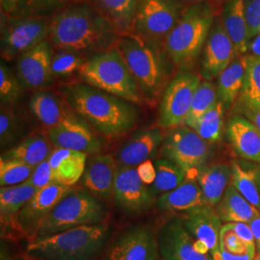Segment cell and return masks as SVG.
Listing matches in <instances>:
<instances>
[{"label":"cell","instance_id":"cell-11","mask_svg":"<svg viewBox=\"0 0 260 260\" xmlns=\"http://www.w3.org/2000/svg\"><path fill=\"white\" fill-rule=\"evenodd\" d=\"M201 77L190 72H182L173 78L164 90L160 103L159 124L173 128L185 124Z\"/></svg>","mask_w":260,"mask_h":260},{"label":"cell","instance_id":"cell-26","mask_svg":"<svg viewBox=\"0 0 260 260\" xmlns=\"http://www.w3.org/2000/svg\"><path fill=\"white\" fill-rule=\"evenodd\" d=\"M221 19L225 32L233 41L237 55L249 53L251 40L244 0H229L224 5Z\"/></svg>","mask_w":260,"mask_h":260},{"label":"cell","instance_id":"cell-20","mask_svg":"<svg viewBox=\"0 0 260 260\" xmlns=\"http://www.w3.org/2000/svg\"><path fill=\"white\" fill-rule=\"evenodd\" d=\"M186 230L196 240L203 243L213 256L220 250V233L223 228L222 220L216 210L205 205L180 213L178 217Z\"/></svg>","mask_w":260,"mask_h":260},{"label":"cell","instance_id":"cell-35","mask_svg":"<svg viewBox=\"0 0 260 260\" xmlns=\"http://www.w3.org/2000/svg\"><path fill=\"white\" fill-rule=\"evenodd\" d=\"M218 102L217 88L210 81H202L194 94L185 125L193 129L199 120L207 112L210 111Z\"/></svg>","mask_w":260,"mask_h":260},{"label":"cell","instance_id":"cell-39","mask_svg":"<svg viewBox=\"0 0 260 260\" xmlns=\"http://www.w3.org/2000/svg\"><path fill=\"white\" fill-rule=\"evenodd\" d=\"M71 0H20L12 16L47 18L69 5Z\"/></svg>","mask_w":260,"mask_h":260},{"label":"cell","instance_id":"cell-4","mask_svg":"<svg viewBox=\"0 0 260 260\" xmlns=\"http://www.w3.org/2000/svg\"><path fill=\"white\" fill-rule=\"evenodd\" d=\"M116 48L123 57L144 101L154 103L167 78L165 49L154 47L130 32L120 35Z\"/></svg>","mask_w":260,"mask_h":260},{"label":"cell","instance_id":"cell-19","mask_svg":"<svg viewBox=\"0 0 260 260\" xmlns=\"http://www.w3.org/2000/svg\"><path fill=\"white\" fill-rule=\"evenodd\" d=\"M163 132L158 127L140 129L132 134L118 149L115 160L118 167H138L152 157L164 140Z\"/></svg>","mask_w":260,"mask_h":260},{"label":"cell","instance_id":"cell-27","mask_svg":"<svg viewBox=\"0 0 260 260\" xmlns=\"http://www.w3.org/2000/svg\"><path fill=\"white\" fill-rule=\"evenodd\" d=\"M51 142L41 133H33L2 153L1 158L17 160L31 167H37L52 153Z\"/></svg>","mask_w":260,"mask_h":260},{"label":"cell","instance_id":"cell-30","mask_svg":"<svg viewBox=\"0 0 260 260\" xmlns=\"http://www.w3.org/2000/svg\"><path fill=\"white\" fill-rule=\"evenodd\" d=\"M247 54L237 56L217 78V93L224 109H229L239 98L241 93L245 73Z\"/></svg>","mask_w":260,"mask_h":260},{"label":"cell","instance_id":"cell-46","mask_svg":"<svg viewBox=\"0 0 260 260\" xmlns=\"http://www.w3.org/2000/svg\"><path fill=\"white\" fill-rule=\"evenodd\" d=\"M225 224L232 229L237 236L241 239V241L245 244V246L249 250L256 251L255 248V241L254 237L251 232L250 224L247 223H225Z\"/></svg>","mask_w":260,"mask_h":260},{"label":"cell","instance_id":"cell-29","mask_svg":"<svg viewBox=\"0 0 260 260\" xmlns=\"http://www.w3.org/2000/svg\"><path fill=\"white\" fill-rule=\"evenodd\" d=\"M231 180L232 168L226 164L218 163L205 168L197 181L202 189L206 205L211 207L218 205Z\"/></svg>","mask_w":260,"mask_h":260},{"label":"cell","instance_id":"cell-12","mask_svg":"<svg viewBox=\"0 0 260 260\" xmlns=\"http://www.w3.org/2000/svg\"><path fill=\"white\" fill-rule=\"evenodd\" d=\"M157 241L159 255L163 260H214L207 248L196 240L178 217L161 226Z\"/></svg>","mask_w":260,"mask_h":260},{"label":"cell","instance_id":"cell-25","mask_svg":"<svg viewBox=\"0 0 260 260\" xmlns=\"http://www.w3.org/2000/svg\"><path fill=\"white\" fill-rule=\"evenodd\" d=\"M55 183L74 186L82 178L87 165V154L71 149H56L49 156Z\"/></svg>","mask_w":260,"mask_h":260},{"label":"cell","instance_id":"cell-16","mask_svg":"<svg viewBox=\"0 0 260 260\" xmlns=\"http://www.w3.org/2000/svg\"><path fill=\"white\" fill-rule=\"evenodd\" d=\"M73 189L74 186L52 183L38 190L37 193L19 212L18 218L19 233L25 234L31 241L34 240L39 225Z\"/></svg>","mask_w":260,"mask_h":260},{"label":"cell","instance_id":"cell-17","mask_svg":"<svg viewBox=\"0 0 260 260\" xmlns=\"http://www.w3.org/2000/svg\"><path fill=\"white\" fill-rule=\"evenodd\" d=\"M237 56L233 41L223 28L222 19L216 18L204 47L201 75L205 80L211 81L221 75Z\"/></svg>","mask_w":260,"mask_h":260},{"label":"cell","instance_id":"cell-22","mask_svg":"<svg viewBox=\"0 0 260 260\" xmlns=\"http://www.w3.org/2000/svg\"><path fill=\"white\" fill-rule=\"evenodd\" d=\"M226 134L239 157L260 163V132L250 120L234 116L229 121Z\"/></svg>","mask_w":260,"mask_h":260},{"label":"cell","instance_id":"cell-51","mask_svg":"<svg viewBox=\"0 0 260 260\" xmlns=\"http://www.w3.org/2000/svg\"><path fill=\"white\" fill-rule=\"evenodd\" d=\"M242 114L257 127L260 132V111H250V110H241Z\"/></svg>","mask_w":260,"mask_h":260},{"label":"cell","instance_id":"cell-32","mask_svg":"<svg viewBox=\"0 0 260 260\" xmlns=\"http://www.w3.org/2000/svg\"><path fill=\"white\" fill-rule=\"evenodd\" d=\"M120 34L129 32L140 0H91Z\"/></svg>","mask_w":260,"mask_h":260},{"label":"cell","instance_id":"cell-54","mask_svg":"<svg viewBox=\"0 0 260 260\" xmlns=\"http://www.w3.org/2000/svg\"><path fill=\"white\" fill-rule=\"evenodd\" d=\"M192 4H198V3H203V2H206L209 0H189Z\"/></svg>","mask_w":260,"mask_h":260},{"label":"cell","instance_id":"cell-8","mask_svg":"<svg viewBox=\"0 0 260 260\" xmlns=\"http://www.w3.org/2000/svg\"><path fill=\"white\" fill-rule=\"evenodd\" d=\"M181 15L177 0H140L129 32L154 47L165 49L168 36Z\"/></svg>","mask_w":260,"mask_h":260},{"label":"cell","instance_id":"cell-38","mask_svg":"<svg viewBox=\"0 0 260 260\" xmlns=\"http://www.w3.org/2000/svg\"><path fill=\"white\" fill-rule=\"evenodd\" d=\"M224 106L220 101L210 111L204 115L193 129L207 143H217L222 138Z\"/></svg>","mask_w":260,"mask_h":260},{"label":"cell","instance_id":"cell-6","mask_svg":"<svg viewBox=\"0 0 260 260\" xmlns=\"http://www.w3.org/2000/svg\"><path fill=\"white\" fill-rule=\"evenodd\" d=\"M84 83L134 104L144 99L121 52L116 47L91 55L78 72Z\"/></svg>","mask_w":260,"mask_h":260},{"label":"cell","instance_id":"cell-40","mask_svg":"<svg viewBox=\"0 0 260 260\" xmlns=\"http://www.w3.org/2000/svg\"><path fill=\"white\" fill-rule=\"evenodd\" d=\"M24 87L9 67L1 61L0 64V103L3 107H13L19 103Z\"/></svg>","mask_w":260,"mask_h":260},{"label":"cell","instance_id":"cell-7","mask_svg":"<svg viewBox=\"0 0 260 260\" xmlns=\"http://www.w3.org/2000/svg\"><path fill=\"white\" fill-rule=\"evenodd\" d=\"M107 217L108 209L103 200L85 188L74 187L39 225L34 239L78 226L104 223Z\"/></svg>","mask_w":260,"mask_h":260},{"label":"cell","instance_id":"cell-18","mask_svg":"<svg viewBox=\"0 0 260 260\" xmlns=\"http://www.w3.org/2000/svg\"><path fill=\"white\" fill-rule=\"evenodd\" d=\"M51 43L46 40L18 58L17 75L24 89H45L53 83Z\"/></svg>","mask_w":260,"mask_h":260},{"label":"cell","instance_id":"cell-5","mask_svg":"<svg viewBox=\"0 0 260 260\" xmlns=\"http://www.w3.org/2000/svg\"><path fill=\"white\" fill-rule=\"evenodd\" d=\"M216 19L212 4H192L182 12L177 25L168 36L165 51L174 65L187 70L195 64Z\"/></svg>","mask_w":260,"mask_h":260},{"label":"cell","instance_id":"cell-49","mask_svg":"<svg viewBox=\"0 0 260 260\" xmlns=\"http://www.w3.org/2000/svg\"><path fill=\"white\" fill-rule=\"evenodd\" d=\"M249 224L251 226V232L254 237L256 251L257 253H260V215L255 217Z\"/></svg>","mask_w":260,"mask_h":260},{"label":"cell","instance_id":"cell-23","mask_svg":"<svg viewBox=\"0 0 260 260\" xmlns=\"http://www.w3.org/2000/svg\"><path fill=\"white\" fill-rule=\"evenodd\" d=\"M206 205L202 189L197 179L187 178L176 189L159 196L155 207L160 211L183 213Z\"/></svg>","mask_w":260,"mask_h":260},{"label":"cell","instance_id":"cell-31","mask_svg":"<svg viewBox=\"0 0 260 260\" xmlns=\"http://www.w3.org/2000/svg\"><path fill=\"white\" fill-rule=\"evenodd\" d=\"M29 110L48 129L59 124L70 113L57 95L43 90L35 92L31 96Z\"/></svg>","mask_w":260,"mask_h":260},{"label":"cell","instance_id":"cell-43","mask_svg":"<svg viewBox=\"0 0 260 260\" xmlns=\"http://www.w3.org/2000/svg\"><path fill=\"white\" fill-rule=\"evenodd\" d=\"M220 249L234 254H242L247 251H256L249 250L237 234L226 224H223L220 233Z\"/></svg>","mask_w":260,"mask_h":260},{"label":"cell","instance_id":"cell-41","mask_svg":"<svg viewBox=\"0 0 260 260\" xmlns=\"http://www.w3.org/2000/svg\"><path fill=\"white\" fill-rule=\"evenodd\" d=\"M34 169L17 160L0 158V185L9 187L22 184L31 177Z\"/></svg>","mask_w":260,"mask_h":260},{"label":"cell","instance_id":"cell-55","mask_svg":"<svg viewBox=\"0 0 260 260\" xmlns=\"http://www.w3.org/2000/svg\"><path fill=\"white\" fill-rule=\"evenodd\" d=\"M19 260H40L37 259V258H33V257H30V256H28L27 254H26V257L25 258H22V259Z\"/></svg>","mask_w":260,"mask_h":260},{"label":"cell","instance_id":"cell-33","mask_svg":"<svg viewBox=\"0 0 260 260\" xmlns=\"http://www.w3.org/2000/svg\"><path fill=\"white\" fill-rule=\"evenodd\" d=\"M238 99L241 110L260 111V56L247 54L244 84Z\"/></svg>","mask_w":260,"mask_h":260},{"label":"cell","instance_id":"cell-1","mask_svg":"<svg viewBox=\"0 0 260 260\" xmlns=\"http://www.w3.org/2000/svg\"><path fill=\"white\" fill-rule=\"evenodd\" d=\"M120 33L88 2L70 4L48 20V41L59 49L92 55L116 47Z\"/></svg>","mask_w":260,"mask_h":260},{"label":"cell","instance_id":"cell-2","mask_svg":"<svg viewBox=\"0 0 260 260\" xmlns=\"http://www.w3.org/2000/svg\"><path fill=\"white\" fill-rule=\"evenodd\" d=\"M68 106L103 136L118 137L139 121L134 103L86 83L70 85L64 90Z\"/></svg>","mask_w":260,"mask_h":260},{"label":"cell","instance_id":"cell-52","mask_svg":"<svg viewBox=\"0 0 260 260\" xmlns=\"http://www.w3.org/2000/svg\"><path fill=\"white\" fill-rule=\"evenodd\" d=\"M249 53L251 55L260 56V34L251 41L249 47Z\"/></svg>","mask_w":260,"mask_h":260},{"label":"cell","instance_id":"cell-9","mask_svg":"<svg viewBox=\"0 0 260 260\" xmlns=\"http://www.w3.org/2000/svg\"><path fill=\"white\" fill-rule=\"evenodd\" d=\"M161 154L181 168L187 178L197 179L207 167L208 143L185 124L170 128L161 145Z\"/></svg>","mask_w":260,"mask_h":260},{"label":"cell","instance_id":"cell-13","mask_svg":"<svg viewBox=\"0 0 260 260\" xmlns=\"http://www.w3.org/2000/svg\"><path fill=\"white\" fill-rule=\"evenodd\" d=\"M157 234L146 223L132 225L114 240L103 260H156Z\"/></svg>","mask_w":260,"mask_h":260},{"label":"cell","instance_id":"cell-45","mask_svg":"<svg viewBox=\"0 0 260 260\" xmlns=\"http://www.w3.org/2000/svg\"><path fill=\"white\" fill-rule=\"evenodd\" d=\"M244 2L249 37L251 42L260 34V0H244Z\"/></svg>","mask_w":260,"mask_h":260},{"label":"cell","instance_id":"cell-24","mask_svg":"<svg viewBox=\"0 0 260 260\" xmlns=\"http://www.w3.org/2000/svg\"><path fill=\"white\" fill-rule=\"evenodd\" d=\"M38 189L27 183L1 187L0 189V220L2 230H19V212L37 193Z\"/></svg>","mask_w":260,"mask_h":260},{"label":"cell","instance_id":"cell-37","mask_svg":"<svg viewBox=\"0 0 260 260\" xmlns=\"http://www.w3.org/2000/svg\"><path fill=\"white\" fill-rule=\"evenodd\" d=\"M24 122L13 107L1 106L0 112V146L8 149L19 144L24 135Z\"/></svg>","mask_w":260,"mask_h":260},{"label":"cell","instance_id":"cell-57","mask_svg":"<svg viewBox=\"0 0 260 260\" xmlns=\"http://www.w3.org/2000/svg\"><path fill=\"white\" fill-rule=\"evenodd\" d=\"M76 2H88V1H90V0H75Z\"/></svg>","mask_w":260,"mask_h":260},{"label":"cell","instance_id":"cell-50","mask_svg":"<svg viewBox=\"0 0 260 260\" xmlns=\"http://www.w3.org/2000/svg\"><path fill=\"white\" fill-rule=\"evenodd\" d=\"M20 0H0L1 10L7 15H13Z\"/></svg>","mask_w":260,"mask_h":260},{"label":"cell","instance_id":"cell-48","mask_svg":"<svg viewBox=\"0 0 260 260\" xmlns=\"http://www.w3.org/2000/svg\"><path fill=\"white\" fill-rule=\"evenodd\" d=\"M254 257L255 251H247L242 254H234L221 249L213 255L214 260H253Z\"/></svg>","mask_w":260,"mask_h":260},{"label":"cell","instance_id":"cell-10","mask_svg":"<svg viewBox=\"0 0 260 260\" xmlns=\"http://www.w3.org/2000/svg\"><path fill=\"white\" fill-rule=\"evenodd\" d=\"M48 38V21L39 17H15L1 23V57L12 61Z\"/></svg>","mask_w":260,"mask_h":260},{"label":"cell","instance_id":"cell-47","mask_svg":"<svg viewBox=\"0 0 260 260\" xmlns=\"http://www.w3.org/2000/svg\"><path fill=\"white\" fill-rule=\"evenodd\" d=\"M137 172L141 179L147 185H151L156 177V171H155L154 165L149 160L139 165L137 167Z\"/></svg>","mask_w":260,"mask_h":260},{"label":"cell","instance_id":"cell-56","mask_svg":"<svg viewBox=\"0 0 260 260\" xmlns=\"http://www.w3.org/2000/svg\"><path fill=\"white\" fill-rule=\"evenodd\" d=\"M253 260H260V253H257V255H255Z\"/></svg>","mask_w":260,"mask_h":260},{"label":"cell","instance_id":"cell-3","mask_svg":"<svg viewBox=\"0 0 260 260\" xmlns=\"http://www.w3.org/2000/svg\"><path fill=\"white\" fill-rule=\"evenodd\" d=\"M108 236L109 226L105 223L78 226L32 240L26 254L40 260H93Z\"/></svg>","mask_w":260,"mask_h":260},{"label":"cell","instance_id":"cell-44","mask_svg":"<svg viewBox=\"0 0 260 260\" xmlns=\"http://www.w3.org/2000/svg\"><path fill=\"white\" fill-rule=\"evenodd\" d=\"M48 158L44 162H42L40 165H38L37 167H35L31 177L28 178L25 183L35 187L38 190L45 188L52 183H55L52 169Z\"/></svg>","mask_w":260,"mask_h":260},{"label":"cell","instance_id":"cell-53","mask_svg":"<svg viewBox=\"0 0 260 260\" xmlns=\"http://www.w3.org/2000/svg\"><path fill=\"white\" fill-rule=\"evenodd\" d=\"M254 172H255V176H256V181H257V185L259 188L260 192V166H256L254 168Z\"/></svg>","mask_w":260,"mask_h":260},{"label":"cell","instance_id":"cell-28","mask_svg":"<svg viewBox=\"0 0 260 260\" xmlns=\"http://www.w3.org/2000/svg\"><path fill=\"white\" fill-rule=\"evenodd\" d=\"M216 212L225 223H247L260 215V212L251 205L243 196L231 184L225 190L222 200L216 205Z\"/></svg>","mask_w":260,"mask_h":260},{"label":"cell","instance_id":"cell-14","mask_svg":"<svg viewBox=\"0 0 260 260\" xmlns=\"http://www.w3.org/2000/svg\"><path fill=\"white\" fill-rule=\"evenodd\" d=\"M113 197L118 208L127 215L145 213L156 201L135 167H118Z\"/></svg>","mask_w":260,"mask_h":260},{"label":"cell","instance_id":"cell-36","mask_svg":"<svg viewBox=\"0 0 260 260\" xmlns=\"http://www.w3.org/2000/svg\"><path fill=\"white\" fill-rule=\"evenodd\" d=\"M232 184L260 212V192L254 169H246L237 161L232 164Z\"/></svg>","mask_w":260,"mask_h":260},{"label":"cell","instance_id":"cell-21","mask_svg":"<svg viewBox=\"0 0 260 260\" xmlns=\"http://www.w3.org/2000/svg\"><path fill=\"white\" fill-rule=\"evenodd\" d=\"M118 165L109 154L95 155L87 163L82 177L86 190L101 200H109L113 196Z\"/></svg>","mask_w":260,"mask_h":260},{"label":"cell","instance_id":"cell-42","mask_svg":"<svg viewBox=\"0 0 260 260\" xmlns=\"http://www.w3.org/2000/svg\"><path fill=\"white\" fill-rule=\"evenodd\" d=\"M83 54L61 49L55 52L51 62V72L53 77H66L73 75L75 72H79L85 61Z\"/></svg>","mask_w":260,"mask_h":260},{"label":"cell","instance_id":"cell-34","mask_svg":"<svg viewBox=\"0 0 260 260\" xmlns=\"http://www.w3.org/2000/svg\"><path fill=\"white\" fill-rule=\"evenodd\" d=\"M153 165L156 177L149 188L156 199L159 196L176 189L187 179L185 172L167 158H159L154 161Z\"/></svg>","mask_w":260,"mask_h":260},{"label":"cell","instance_id":"cell-15","mask_svg":"<svg viewBox=\"0 0 260 260\" xmlns=\"http://www.w3.org/2000/svg\"><path fill=\"white\" fill-rule=\"evenodd\" d=\"M47 137L57 149H71L88 154L98 152L102 148L101 140L95 136L90 125L72 112L59 124L48 129Z\"/></svg>","mask_w":260,"mask_h":260}]
</instances>
